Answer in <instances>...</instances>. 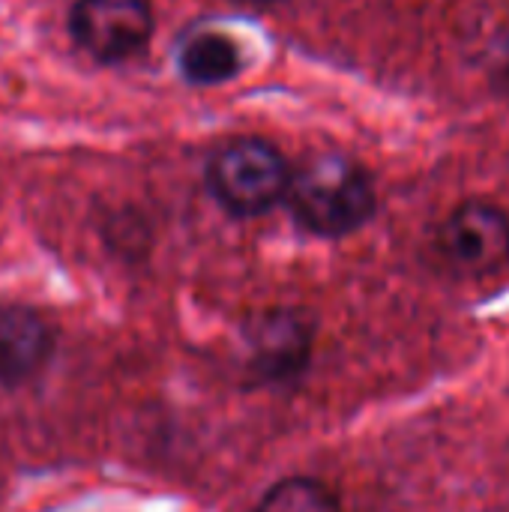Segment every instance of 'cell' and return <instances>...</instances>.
<instances>
[{
    "mask_svg": "<svg viewBox=\"0 0 509 512\" xmlns=\"http://www.w3.org/2000/svg\"><path fill=\"white\" fill-rule=\"evenodd\" d=\"M291 165L261 138H237L222 144L207 162V186L231 216H261L285 201Z\"/></svg>",
    "mask_w": 509,
    "mask_h": 512,
    "instance_id": "obj_2",
    "label": "cell"
},
{
    "mask_svg": "<svg viewBox=\"0 0 509 512\" xmlns=\"http://www.w3.org/2000/svg\"><path fill=\"white\" fill-rule=\"evenodd\" d=\"M69 33L93 60L123 63L150 42L153 9L147 0H75Z\"/></svg>",
    "mask_w": 509,
    "mask_h": 512,
    "instance_id": "obj_3",
    "label": "cell"
},
{
    "mask_svg": "<svg viewBox=\"0 0 509 512\" xmlns=\"http://www.w3.org/2000/svg\"><path fill=\"white\" fill-rule=\"evenodd\" d=\"M240 3H255V6H267V3H273V0H240Z\"/></svg>",
    "mask_w": 509,
    "mask_h": 512,
    "instance_id": "obj_10",
    "label": "cell"
},
{
    "mask_svg": "<svg viewBox=\"0 0 509 512\" xmlns=\"http://www.w3.org/2000/svg\"><path fill=\"white\" fill-rule=\"evenodd\" d=\"M288 210L315 237H348L375 213V186L363 165L342 153L309 156L288 186Z\"/></svg>",
    "mask_w": 509,
    "mask_h": 512,
    "instance_id": "obj_1",
    "label": "cell"
},
{
    "mask_svg": "<svg viewBox=\"0 0 509 512\" xmlns=\"http://www.w3.org/2000/svg\"><path fill=\"white\" fill-rule=\"evenodd\" d=\"M177 63L189 84L210 87V84L231 81L240 72L243 57L231 36L219 30H195L192 36L183 39Z\"/></svg>",
    "mask_w": 509,
    "mask_h": 512,
    "instance_id": "obj_7",
    "label": "cell"
},
{
    "mask_svg": "<svg viewBox=\"0 0 509 512\" xmlns=\"http://www.w3.org/2000/svg\"><path fill=\"white\" fill-rule=\"evenodd\" d=\"M252 372L261 381H291L306 372L312 360V324L294 309H270L258 315L249 330Z\"/></svg>",
    "mask_w": 509,
    "mask_h": 512,
    "instance_id": "obj_5",
    "label": "cell"
},
{
    "mask_svg": "<svg viewBox=\"0 0 509 512\" xmlns=\"http://www.w3.org/2000/svg\"><path fill=\"white\" fill-rule=\"evenodd\" d=\"M495 81L501 90L509 93V27L504 30L501 42H498V57H495Z\"/></svg>",
    "mask_w": 509,
    "mask_h": 512,
    "instance_id": "obj_9",
    "label": "cell"
},
{
    "mask_svg": "<svg viewBox=\"0 0 509 512\" xmlns=\"http://www.w3.org/2000/svg\"><path fill=\"white\" fill-rule=\"evenodd\" d=\"M54 354V330L27 306L0 309V384L21 387L33 381Z\"/></svg>",
    "mask_w": 509,
    "mask_h": 512,
    "instance_id": "obj_6",
    "label": "cell"
},
{
    "mask_svg": "<svg viewBox=\"0 0 509 512\" xmlns=\"http://www.w3.org/2000/svg\"><path fill=\"white\" fill-rule=\"evenodd\" d=\"M444 261L462 276H492L509 267V216L489 201L459 204L438 231Z\"/></svg>",
    "mask_w": 509,
    "mask_h": 512,
    "instance_id": "obj_4",
    "label": "cell"
},
{
    "mask_svg": "<svg viewBox=\"0 0 509 512\" xmlns=\"http://www.w3.org/2000/svg\"><path fill=\"white\" fill-rule=\"evenodd\" d=\"M255 512H342L330 486L312 477H288L270 486Z\"/></svg>",
    "mask_w": 509,
    "mask_h": 512,
    "instance_id": "obj_8",
    "label": "cell"
}]
</instances>
